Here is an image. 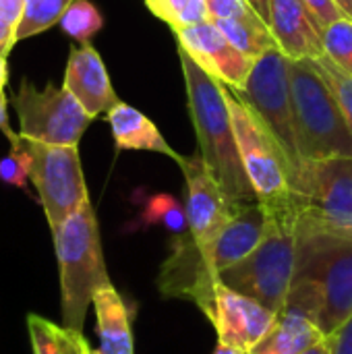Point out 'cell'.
Segmentation results:
<instances>
[{
    "label": "cell",
    "instance_id": "obj_1",
    "mask_svg": "<svg viewBox=\"0 0 352 354\" xmlns=\"http://www.w3.org/2000/svg\"><path fill=\"white\" fill-rule=\"evenodd\" d=\"M297 276L284 309L311 317L332 336L352 317V228L297 222Z\"/></svg>",
    "mask_w": 352,
    "mask_h": 354
},
{
    "label": "cell",
    "instance_id": "obj_2",
    "mask_svg": "<svg viewBox=\"0 0 352 354\" xmlns=\"http://www.w3.org/2000/svg\"><path fill=\"white\" fill-rule=\"evenodd\" d=\"M178 58L187 85L189 112L199 143V156L232 203L259 201L241 160L222 83L210 77L183 48H178Z\"/></svg>",
    "mask_w": 352,
    "mask_h": 354
},
{
    "label": "cell",
    "instance_id": "obj_3",
    "mask_svg": "<svg viewBox=\"0 0 352 354\" xmlns=\"http://www.w3.org/2000/svg\"><path fill=\"white\" fill-rule=\"evenodd\" d=\"M60 272L62 328L81 332L95 292L110 284L91 201L52 230Z\"/></svg>",
    "mask_w": 352,
    "mask_h": 354
},
{
    "label": "cell",
    "instance_id": "obj_4",
    "mask_svg": "<svg viewBox=\"0 0 352 354\" xmlns=\"http://www.w3.org/2000/svg\"><path fill=\"white\" fill-rule=\"evenodd\" d=\"M297 145L303 160L352 156V133L315 58H288Z\"/></svg>",
    "mask_w": 352,
    "mask_h": 354
},
{
    "label": "cell",
    "instance_id": "obj_5",
    "mask_svg": "<svg viewBox=\"0 0 352 354\" xmlns=\"http://www.w3.org/2000/svg\"><path fill=\"white\" fill-rule=\"evenodd\" d=\"M297 214H268V228L257 249L228 268L220 282L255 299L274 313H282L297 276Z\"/></svg>",
    "mask_w": 352,
    "mask_h": 354
},
{
    "label": "cell",
    "instance_id": "obj_6",
    "mask_svg": "<svg viewBox=\"0 0 352 354\" xmlns=\"http://www.w3.org/2000/svg\"><path fill=\"white\" fill-rule=\"evenodd\" d=\"M224 95L230 108L245 172L259 203L266 207V214H297L288 185V162L282 147L259 116L232 89L224 87Z\"/></svg>",
    "mask_w": 352,
    "mask_h": 354
},
{
    "label": "cell",
    "instance_id": "obj_7",
    "mask_svg": "<svg viewBox=\"0 0 352 354\" xmlns=\"http://www.w3.org/2000/svg\"><path fill=\"white\" fill-rule=\"evenodd\" d=\"M297 222L352 228V156L303 160L290 178Z\"/></svg>",
    "mask_w": 352,
    "mask_h": 354
},
{
    "label": "cell",
    "instance_id": "obj_8",
    "mask_svg": "<svg viewBox=\"0 0 352 354\" xmlns=\"http://www.w3.org/2000/svg\"><path fill=\"white\" fill-rule=\"evenodd\" d=\"M266 124L282 147L288 162V185L295 172L301 168L303 158L297 145V129L290 95L288 56L280 48L266 52L255 60V66L241 91H234Z\"/></svg>",
    "mask_w": 352,
    "mask_h": 354
},
{
    "label": "cell",
    "instance_id": "obj_9",
    "mask_svg": "<svg viewBox=\"0 0 352 354\" xmlns=\"http://www.w3.org/2000/svg\"><path fill=\"white\" fill-rule=\"evenodd\" d=\"M8 100L19 118V135L37 143L79 145L93 120L64 85L46 83L44 89H37L23 79Z\"/></svg>",
    "mask_w": 352,
    "mask_h": 354
},
{
    "label": "cell",
    "instance_id": "obj_10",
    "mask_svg": "<svg viewBox=\"0 0 352 354\" xmlns=\"http://www.w3.org/2000/svg\"><path fill=\"white\" fill-rule=\"evenodd\" d=\"M25 147L29 151V180L37 191L50 230H56L89 201L79 145H48L25 139Z\"/></svg>",
    "mask_w": 352,
    "mask_h": 354
},
{
    "label": "cell",
    "instance_id": "obj_11",
    "mask_svg": "<svg viewBox=\"0 0 352 354\" xmlns=\"http://www.w3.org/2000/svg\"><path fill=\"white\" fill-rule=\"evenodd\" d=\"M185 183H187V220H189V234L193 236L195 245L205 251L230 222L239 203H232L203 158L183 156L178 162Z\"/></svg>",
    "mask_w": 352,
    "mask_h": 354
},
{
    "label": "cell",
    "instance_id": "obj_12",
    "mask_svg": "<svg viewBox=\"0 0 352 354\" xmlns=\"http://www.w3.org/2000/svg\"><path fill=\"white\" fill-rule=\"evenodd\" d=\"M205 317L214 324L218 344L251 353L272 330L278 313L263 307L255 299L218 282L214 288L212 307Z\"/></svg>",
    "mask_w": 352,
    "mask_h": 354
},
{
    "label": "cell",
    "instance_id": "obj_13",
    "mask_svg": "<svg viewBox=\"0 0 352 354\" xmlns=\"http://www.w3.org/2000/svg\"><path fill=\"white\" fill-rule=\"evenodd\" d=\"M174 33L178 48H183L210 77L232 91H241L245 87L255 60L237 50L218 23L207 19Z\"/></svg>",
    "mask_w": 352,
    "mask_h": 354
},
{
    "label": "cell",
    "instance_id": "obj_14",
    "mask_svg": "<svg viewBox=\"0 0 352 354\" xmlns=\"http://www.w3.org/2000/svg\"><path fill=\"white\" fill-rule=\"evenodd\" d=\"M268 228V214L259 201L239 203L230 222L218 234L210 249L201 251L203 272L212 282H220V276L243 261L257 249Z\"/></svg>",
    "mask_w": 352,
    "mask_h": 354
},
{
    "label": "cell",
    "instance_id": "obj_15",
    "mask_svg": "<svg viewBox=\"0 0 352 354\" xmlns=\"http://www.w3.org/2000/svg\"><path fill=\"white\" fill-rule=\"evenodd\" d=\"M62 85L91 118L106 114L120 102L110 83L104 60L91 44H81L71 50Z\"/></svg>",
    "mask_w": 352,
    "mask_h": 354
},
{
    "label": "cell",
    "instance_id": "obj_16",
    "mask_svg": "<svg viewBox=\"0 0 352 354\" xmlns=\"http://www.w3.org/2000/svg\"><path fill=\"white\" fill-rule=\"evenodd\" d=\"M270 29L288 58L324 56V29L303 0H270Z\"/></svg>",
    "mask_w": 352,
    "mask_h": 354
},
{
    "label": "cell",
    "instance_id": "obj_17",
    "mask_svg": "<svg viewBox=\"0 0 352 354\" xmlns=\"http://www.w3.org/2000/svg\"><path fill=\"white\" fill-rule=\"evenodd\" d=\"M106 120L112 129V137L116 147L120 149H143V151H156L162 156L172 158L174 162H180L183 156L176 153L168 141L162 137L158 127L137 108L118 102L106 112Z\"/></svg>",
    "mask_w": 352,
    "mask_h": 354
},
{
    "label": "cell",
    "instance_id": "obj_18",
    "mask_svg": "<svg viewBox=\"0 0 352 354\" xmlns=\"http://www.w3.org/2000/svg\"><path fill=\"white\" fill-rule=\"evenodd\" d=\"M91 305L95 309L100 351L104 354H135L131 311L112 282L95 292Z\"/></svg>",
    "mask_w": 352,
    "mask_h": 354
},
{
    "label": "cell",
    "instance_id": "obj_19",
    "mask_svg": "<svg viewBox=\"0 0 352 354\" xmlns=\"http://www.w3.org/2000/svg\"><path fill=\"white\" fill-rule=\"evenodd\" d=\"M324 338L328 336L311 317L297 309H284L251 354H305Z\"/></svg>",
    "mask_w": 352,
    "mask_h": 354
},
{
    "label": "cell",
    "instance_id": "obj_20",
    "mask_svg": "<svg viewBox=\"0 0 352 354\" xmlns=\"http://www.w3.org/2000/svg\"><path fill=\"white\" fill-rule=\"evenodd\" d=\"M218 23V27L224 31V35L232 41V46L237 50H241L245 56L257 60L261 58L266 52L278 48V41L270 29V25L257 17L253 10L241 15V17H232V19H222V21H214Z\"/></svg>",
    "mask_w": 352,
    "mask_h": 354
},
{
    "label": "cell",
    "instance_id": "obj_21",
    "mask_svg": "<svg viewBox=\"0 0 352 354\" xmlns=\"http://www.w3.org/2000/svg\"><path fill=\"white\" fill-rule=\"evenodd\" d=\"M75 0H23V15L17 29V41L33 37L60 23L64 10Z\"/></svg>",
    "mask_w": 352,
    "mask_h": 354
},
{
    "label": "cell",
    "instance_id": "obj_22",
    "mask_svg": "<svg viewBox=\"0 0 352 354\" xmlns=\"http://www.w3.org/2000/svg\"><path fill=\"white\" fill-rule=\"evenodd\" d=\"M145 6L174 31L193 27L210 19L205 0H145Z\"/></svg>",
    "mask_w": 352,
    "mask_h": 354
},
{
    "label": "cell",
    "instance_id": "obj_23",
    "mask_svg": "<svg viewBox=\"0 0 352 354\" xmlns=\"http://www.w3.org/2000/svg\"><path fill=\"white\" fill-rule=\"evenodd\" d=\"M143 222L151 226H162L174 232L176 236L189 232L187 209L172 195H166V193H160L147 199V205L143 209Z\"/></svg>",
    "mask_w": 352,
    "mask_h": 354
},
{
    "label": "cell",
    "instance_id": "obj_24",
    "mask_svg": "<svg viewBox=\"0 0 352 354\" xmlns=\"http://www.w3.org/2000/svg\"><path fill=\"white\" fill-rule=\"evenodd\" d=\"M60 27L79 44H89V39L104 27V17L89 0H75L64 10Z\"/></svg>",
    "mask_w": 352,
    "mask_h": 354
},
{
    "label": "cell",
    "instance_id": "obj_25",
    "mask_svg": "<svg viewBox=\"0 0 352 354\" xmlns=\"http://www.w3.org/2000/svg\"><path fill=\"white\" fill-rule=\"evenodd\" d=\"M2 133L6 135V139L10 143V153L0 158V180L10 185V187L27 189V180H29V151L25 147V139L19 133H15L10 127H4Z\"/></svg>",
    "mask_w": 352,
    "mask_h": 354
},
{
    "label": "cell",
    "instance_id": "obj_26",
    "mask_svg": "<svg viewBox=\"0 0 352 354\" xmlns=\"http://www.w3.org/2000/svg\"><path fill=\"white\" fill-rule=\"evenodd\" d=\"M324 52L326 56L346 75L352 77V19L342 17L330 23L324 33Z\"/></svg>",
    "mask_w": 352,
    "mask_h": 354
},
{
    "label": "cell",
    "instance_id": "obj_27",
    "mask_svg": "<svg viewBox=\"0 0 352 354\" xmlns=\"http://www.w3.org/2000/svg\"><path fill=\"white\" fill-rule=\"evenodd\" d=\"M315 64L322 71V75L326 77V81L330 83V87H332V91H334V95H336V100H338V104L342 108V114H344L346 124H349L352 133V77L342 73L326 54L315 58Z\"/></svg>",
    "mask_w": 352,
    "mask_h": 354
},
{
    "label": "cell",
    "instance_id": "obj_28",
    "mask_svg": "<svg viewBox=\"0 0 352 354\" xmlns=\"http://www.w3.org/2000/svg\"><path fill=\"white\" fill-rule=\"evenodd\" d=\"M27 330H29L33 354H62L56 324L31 313L27 315Z\"/></svg>",
    "mask_w": 352,
    "mask_h": 354
},
{
    "label": "cell",
    "instance_id": "obj_29",
    "mask_svg": "<svg viewBox=\"0 0 352 354\" xmlns=\"http://www.w3.org/2000/svg\"><path fill=\"white\" fill-rule=\"evenodd\" d=\"M23 15V0H0V56L8 58V52L17 44V29Z\"/></svg>",
    "mask_w": 352,
    "mask_h": 354
},
{
    "label": "cell",
    "instance_id": "obj_30",
    "mask_svg": "<svg viewBox=\"0 0 352 354\" xmlns=\"http://www.w3.org/2000/svg\"><path fill=\"white\" fill-rule=\"evenodd\" d=\"M205 4H207V12L212 21L241 17L251 10L245 0H205Z\"/></svg>",
    "mask_w": 352,
    "mask_h": 354
},
{
    "label": "cell",
    "instance_id": "obj_31",
    "mask_svg": "<svg viewBox=\"0 0 352 354\" xmlns=\"http://www.w3.org/2000/svg\"><path fill=\"white\" fill-rule=\"evenodd\" d=\"M303 2H305L307 8L313 12V17H315L317 23L322 25V29H326L330 23H334V21L346 17L334 0H303Z\"/></svg>",
    "mask_w": 352,
    "mask_h": 354
},
{
    "label": "cell",
    "instance_id": "obj_32",
    "mask_svg": "<svg viewBox=\"0 0 352 354\" xmlns=\"http://www.w3.org/2000/svg\"><path fill=\"white\" fill-rule=\"evenodd\" d=\"M58 342H60L62 354H85L87 340L83 338L81 332H73V330L58 326Z\"/></svg>",
    "mask_w": 352,
    "mask_h": 354
},
{
    "label": "cell",
    "instance_id": "obj_33",
    "mask_svg": "<svg viewBox=\"0 0 352 354\" xmlns=\"http://www.w3.org/2000/svg\"><path fill=\"white\" fill-rule=\"evenodd\" d=\"M332 354H352V317L330 336Z\"/></svg>",
    "mask_w": 352,
    "mask_h": 354
},
{
    "label": "cell",
    "instance_id": "obj_34",
    "mask_svg": "<svg viewBox=\"0 0 352 354\" xmlns=\"http://www.w3.org/2000/svg\"><path fill=\"white\" fill-rule=\"evenodd\" d=\"M247 6L270 25V0H245Z\"/></svg>",
    "mask_w": 352,
    "mask_h": 354
},
{
    "label": "cell",
    "instance_id": "obj_35",
    "mask_svg": "<svg viewBox=\"0 0 352 354\" xmlns=\"http://www.w3.org/2000/svg\"><path fill=\"white\" fill-rule=\"evenodd\" d=\"M305 354H332V342H330V336L324 338L319 344H315L311 351H307Z\"/></svg>",
    "mask_w": 352,
    "mask_h": 354
},
{
    "label": "cell",
    "instance_id": "obj_36",
    "mask_svg": "<svg viewBox=\"0 0 352 354\" xmlns=\"http://www.w3.org/2000/svg\"><path fill=\"white\" fill-rule=\"evenodd\" d=\"M6 104H8V97H6V93H2V95H0V131H2L4 127H8V116H6Z\"/></svg>",
    "mask_w": 352,
    "mask_h": 354
},
{
    "label": "cell",
    "instance_id": "obj_37",
    "mask_svg": "<svg viewBox=\"0 0 352 354\" xmlns=\"http://www.w3.org/2000/svg\"><path fill=\"white\" fill-rule=\"evenodd\" d=\"M6 81H8V68H6V58H2V56H0V95L4 93Z\"/></svg>",
    "mask_w": 352,
    "mask_h": 354
},
{
    "label": "cell",
    "instance_id": "obj_38",
    "mask_svg": "<svg viewBox=\"0 0 352 354\" xmlns=\"http://www.w3.org/2000/svg\"><path fill=\"white\" fill-rule=\"evenodd\" d=\"M214 354H251V353H247V351H239V348H230V346H222V344H218V348L214 351Z\"/></svg>",
    "mask_w": 352,
    "mask_h": 354
},
{
    "label": "cell",
    "instance_id": "obj_39",
    "mask_svg": "<svg viewBox=\"0 0 352 354\" xmlns=\"http://www.w3.org/2000/svg\"><path fill=\"white\" fill-rule=\"evenodd\" d=\"M338 6H340V10L349 17V19H352V0H334Z\"/></svg>",
    "mask_w": 352,
    "mask_h": 354
},
{
    "label": "cell",
    "instance_id": "obj_40",
    "mask_svg": "<svg viewBox=\"0 0 352 354\" xmlns=\"http://www.w3.org/2000/svg\"><path fill=\"white\" fill-rule=\"evenodd\" d=\"M85 354H104V353H102V351H100V348H98V351H95V348H91V346H89V344H85Z\"/></svg>",
    "mask_w": 352,
    "mask_h": 354
}]
</instances>
